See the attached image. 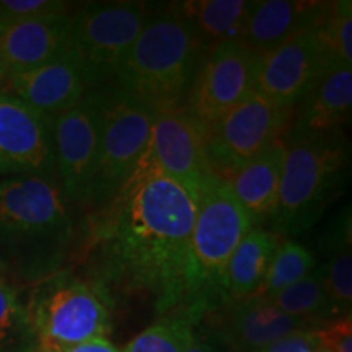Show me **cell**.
<instances>
[{
	"label": "cell",
	"instance_id": "1",
	"mask_svg": "<svg viewBox=\"0 0 352 352\" xmlns=\"http://www.w3.org/2000/svg\"><path fill=\"white\" fill-rule=\"evenodd\" d=\"M196 199L145 158L103 212L91 236V285L108 305L140 296L164 316L176 308H206L192 258Z\"/></svg>",
	"mask_w": 352,
	"mask_h": 352
},
{
	"label": "cell",
	"instance_id": "2",
	"mask_svg": "<svg viewBox=\"0 0 352 352\" xmlns=\"http://www.w3.org/2000/svg\"><path fill=\"white\" fill-rule=\"evenodd\" d=\"M76 227L54 178H0V267L36 284L63 271Z\"/></svg>",
	"mask_w": 352,
	"mask_h": 352
},
{
	"label": "cell",
	"instance_id": "3",
	"mask_svg": "<svg viewBox=\"0 0 352 352\" xmlns=\"http://www.w3.org/2000/svg\"><path fill=\"white\" fill-rule=\"evenodd\" d=\"M206 50L199 34L173 3L152 10L113 83L153 113L184 107Z\"/></svg>",
	"mask_w": 352,
	"mask_h": 352
},
{
	"label": "cell",
	"instance_id": "4",
	"mask_svg": "<svg viewBox=\"0 0 352 352\" xmlns=\"http://www.w3.org/2000/svg\"><path fill=\"white\" fill-rule=\"evenodd\" d=\"M285 145L279 197L271 215L272 232L280 236L298 235L318 222L340 191L349 157V145L340 129Z\"/></svg>",
	"mask_w": 352,
	"mask_h": 352
},
{
	"label": "cell",
	"instance_id": "5",
	"mask_svg": "<svg viewBox=\"0 0 352 352\" xmlns=\"http://www.w3.org/2000/svg\"><path fill=\"white\" fill-rule=\"evenodd\" d=\"M38 351L63 349L104 338L111 329L109 305L90 283L59 271L33 284L26 298Z\"/></svg>",
	"mask_w": 352,
	"mask_h": 352
},
{
	"label": "cell",
	"instance_id": "6",
	"mask_svg": "<svg viewBox=\"0 0 352 352\" xmlns=\"http://www.w3.org/2000/svg\"><path fill=\"white\" fill-rule=\"evenodd\" d=\"M104 88L103 132L94 179L83 208L98 215L116 199L147 151L153 113L114 83Z\"/></svg>",
	"mask_w": 352,
	"mask_h": 352
},
{
	"label": "cell",
	"instance_id": "7",
	"mask_svg": "<svg viewBox=\"0 0 352 352\" xmlns=\"http://www.w3.org/2000/svg\"><path fill=\"white\" fill-rule=\"evenodd\" d=\"M253 226L228 183L214 175L197 195L191 236L192 258L208 310L223 300V274L228 259Z\"/></svg>",
	"mask_w": 352,
	"mask_h": 352
},
{
	"label": "cell",
	"instance_id": "8",
	"mask_svg": "<svg viewBox=\"0 0 352 352\" xmlns=\"http://www.w3.org/2000/svg\"><path fill=\"white\" fill-rule=\"evenodd\" d=\"M151 12L144 2H107L88 3L72 13L70 47L80 59L91 90L113 80Z\"/></svg>",
	"mask_w": 352,
	"mask_h": 352
},
{
	"label": "cell",
	"instance_id": "9",
	"mask_svg": "<svg viewBox=\"0 0 352 352\" xmlns=\"http://www.w3.org/2000/svg\"><path fill=\"white\" fill-rule=\"evenodd\" d=\"M294 108H280L258 91L212 124L202 127L204 147L214 173L227 179L267 145L283 139Z\"/></svg>",
	"mask_w": 352,
	"mask_h": 352
},
{
	"label": "cell",
	"instance_id": "10",
	"mask_svg": "<svg viewBox=\"0 0 352 352\" xmlns=\"http://www.w3.org/2000/svg\"><path fill=\"white\" fill-rule=\"evenodd\" d=\"M103 114L104 88L98 87L52 118L56 179L70 206L85 204L98 164Z\"/></svg>",
	"mask_w": 352,
	"mask_h": 352
},
{
	"label": "cell",
	"instance_id": "11",
	"mask_svg": "<svg viewBox=\"0 0 352 352\" xmlns=\"http://www.w3.org/2000/svg\"><path fill=\"white\" fill-rule=\"evenodd\" d=\"M261 56L241 41H223L206 50L184 108L202 127L212 124L256 91Z\"/></svg>",
	"mask_w": 352,
	"mask_h": 352
},
{
	"label": "cell",
	"instance_id": "12",
	"mask_svg": "<svg viewBox=\"0 0 352 352\" xmlns=\"http://www.w3.org/2000/svg\"><path fill=\"white\" fill-rule=\"evenodd\" d=\"M323 19L261 56L256 91L276 107L296 108L321 74L333 67L321 33Z\"/></svg>",
	"mask_w": 352,
	"mask_h": 352
},
{
	"label": "cell",
	"instance_id": "13",
	"mask_svg": "<svg viewBox=\"0 0 352 352\" xmlns=\"http://www.w3.org/2000/svg\"><path fill=\"white\" fill-rule=\"evenodd\" d=\"M145 160L197 195L215 175L204 147V131L184 107L155 111Z\"/></svg>",
	"mask_w": 352,
	"mask_h": 352
},
{
	"label": "cell",
	"instance_id": "14",
	"mask_svg": "<svg viewBox=\"0 0 352 352\" xmlns=\"http://www.w3.org/2000/svg\"><path fill=\"white\" fill-rule=\"evenodd\" d=\"M19 175L56 179L52 118L0 90V178Z\"/></svg>",
	"mask_w": 352,
	"mask_h": 352
},
{
	"label": "cell",
	"instance_id": "15",
	"mask_svg": "<svg viewBox=\"0 0 352 352\" xmlns=\"http://www.w3.org/2000/svg\"><path fill=\"white\" fill-rule=\"evenodd\" d=\"M201 323L230 352H259L285 334L318 328L311 321L284 314L270 300L259 297L220 302L206 311Z\"/></svg>",
	"mask_w": 352,
	"mask_h": 352
},
{
	"label": "cell",
	"instance_id": "16",
	"mask_svg": "<svg viewBox=\"0 0 352 352\" xmlns=\"http://www.w3.org/2000/svg\"><path fill=\"white\" fill-rule=\"evenodd\" d=\"M6 90L28 107L54 118L74 107L88 90H91L85 69L72 47L50 63L26 72L8 77Z\"/></svg>",
	"mask_w": 352,
	"mask_h": 352
},
{
	"label": "cell",
	"instance_id": "17",
	"mask_svg": "<svg viewBox=\"0 0 352 352\" xmlns=\"http://www.w3.org/2000/svg\"><path fill=\"white\" fill-rule=\"evenodd\" d=\"M72 13L0 23V57L10 76L50 63L70 47Z\"/></svg>",
	"mask_w": 352,
	"mask_h": 352
},
{
	"label": "cell",
	"instance_id": "18",
	"mask_svg": "<svg viewBox=\"0 0 352 352\" xmlns=\"http://www.w3.org/2000/svg\"><path fill=\"white\" fill-rule=\"evenodd\" d=\"M352 107V67L333 65L321 74L300 103L283 140L338 131L349 120Z\"/></svg>",
	"mask_w": 352,
	"mask_h": 352
},
{
	"label": "cell",
	"instance_id": "19",
	"mask_svg": "<svg viewBox=\"0 0 352 352\" xmlns=\"http://www.w3.org/2000/svg\"><path fill=\"white\" fill-rule=\"evenodd\" d=\"M329 2L263 0L252 2L241 43L259 56L310 28L323 19Z\"/></svg>",
	"mask_w": 352,
	"mask_h": 352
},
{
	"label": "cell",
	"instance_id": "20",
	"mask_svg": "<svg viewBox=\"0 0 352 352\" xmlns=\"http://www.w3.org/2000/svg\"><path fill=\"white\" fill-rule=\"evenodd\" d=\"M285 151L287 145L283 139H277L226 179L253 223L271 219L274 212Z\"/></svg>",
	"mask_w": 352,
	"mask_h": 352
},
{
	"label": "cell",
	"instance_id": "21",
	"mask_svg": "<svg viewBox=\"0 0 352 352\" xmlns=\"http://www.w3.org/2000/svg\"><path fill=\"white\" fill-rule=\"evenodd\" d=\"M283 236L266 228H252L228 259L223 274V300H243L261 285ZM222 300V302H223Z\"/></svg>",
	"mask_w": 352,
	"mask_h": 352
},
{
	"label": "cell",
	"instance_id": "22",
	"mask_svg": "<svg viewBox=\"0 0 352 352\" xmlns=\"http://www.w3.org/2000/svg\"><path fill=\"white\" fill-rule=\"evenodd\" d=\"M173 6L196 30L206 47H210L223 41H241L252 2L186 0Z\"/></svg>",
	"mask_w": 352,
	"mask_h": 352
},
{
	"label": "cell",
	"instance_id": "23",
	"mask_svg": "<svg viewBox=\"0 0 352 352\" xmlns=\"http://www.w3.org/2000/svg\"><path fill=\"white\" fill-rule=\"evenodd\" d=\"M204 315L206 308L202 307L176 308L139 333L124 352H186Z\"/></svg>",
	"mask_w": 352,
	"mask_h": 352
},
{
	"label": "cell",
	"instance_id": "24",
	"mask_svg": "<svg viewBox=\"0 0 352 352\" xmlns=\"http://www.w3.org/2000/svg\"><path fill=\"white\" fill-rule=\"evenodd\" d=\"M266 300H270L284 314L308 320L318 327L333 320L327 294H324L321 267H315L307 277Z\"/></svg>",
	"mask_w": 352,
	"mask_h": 352
},
{
	"label": "cell",
	"instance_id": "25",
	"mask_svg": "<svg viewBox=\"0 0 352 352\" xmlns=\"http://www.w3.org/2000/svg\"><path fill=\"white\" fill-rule=\"evenodd\" d=\"M38 340L19 289L0 280V352H36Z\"/></svg>",
	"mask_w": 352,
	"mask_h": 352
},
{
	"label": "cell",
	"instance_id": "26",
	"mask_svg": "<svg viewBox=\"0 0 352 352\" xmlns=\"http://www.w3.org/2000/svg\"><path fill=\"white\" fill-rule=\"evenodd\" d=\"M315 267L316 259L307 246L296 241H283L272 256L261 285L252 297L271 298L280 290L307 277Z\"/></svg>",
	"mask_w": 352,
	"mask_h": 352
},
{
	"label": "cell",
	"instance_id": "27",
	"mask_svg": "<svg viewBox=\"0 0 352 352\" xmlns=\"http://www.w3.org/2000/svg\"><path fill=\"white\" fill-rule=\"evenodd\" d=\"M323 287L333 320L349 316L352 310V254L351 248L338 250L327 264L321 266Z\"/></svg>",
	"mask_w": 352,
	"mask_h": 352
},
{
	"label": "cell",
	"instance_id": "28",
	"mask_svg": "<svg viewBox=\"0 0 352 352\" xmlns=\"http://www.w3.org/2000/svg\"><path fill=\"white\" fill-rule=\"evenodd\" d=\"M324 44H327L331 65L352 67V3L331 2L321 23Z\"/></svg>",
	"mask_w": 352,
	"mask_h": 352
},
{
	"label": "cell",
	"instance_id": "29",
	"mask_svg": "<svg viewBox=\"0 0 352 352\" xmlns=\"http://www.w3.org/2000/svg\"><path fill=\"white\" fill-rule=\"evenodd\" d=\"M72 10V3L63 0H0V23L64 15Z\"/></svg>",
	"mask_w": 352,
	"mask_h": 352
},
{
	"label": "cell",
	"instance_id": "30",
	"mask_svg": "<svg viewBox=\"0 0 352 352\" xmlns=\"http://www.w3.org/2000/svg\"><path fill=\"white\" fill-rule=\"evenodd\" d=\"M320 347L328 352H352V320L349 316L329 320L315 329Z\"/></svg>",
	"mask_w": 352,
	"mask_h": 352
},
{
	"label": "cell",
	"instance_id": "31",
	"mask_svg": "<svg viewBox=\"0 0 352 352\" xmlns=\"http://www.w3.org/2000/svg\"><path fill=\"white\" fill-rule=\"evenodd\" d=\"M315 329H298L285 334L259 352H316L320 349V342Z\"/></svg>",
	"mask_w": 352,
	"mask_h": 352
},
{
	"label": "cell",
	"instance_id": "32",
	"mask_svg": "<svg viewBox=\"0 0 352 352\" xmlns=\"http://www.w3.org/2000/svg\"><path fill=\"white\" fill-rule=\"evenodd\" d=\"M186 352H230L228 347L219 340L206 324L199 323L192 334Z\"/></svg>",
	"mask_w": 352,
	"mask_h": 352
},
{
	"label": "cell",
	"instance_id": "33",
	"mask_svg": "<svg viewBox=\"0 0 352 352\" xmlns=\"http://www.w3.org/2000/svg\"><path fill=\"white\" fill-rule=\"evenodd\" d=\"M36 352H121L111 341L107 338H96L80 344L63 347V349H52V351H36Z\"/></svg>",
	"mask_w": 352,
	"mask_h": 352
},
{
	"label": "cell",
	"instance_id": "34",
	"mask_svg": "<svg viewBox=\"0 0 352 352\" xmlns=\"http://www.w3.org/2000/svg\"><path fill=\"white\" fill-rule=\"evenodd\" d=\"M8 77H10V74H8V70L6 67V64H3L2 57H0V87L6 85L7 80H8Z\"/></svg>",
	"mask_w": 352,
	"mask_h": 352
},
{
	"label": "cell",
	"instance_id": "35",
	"mask_svg": "<svg viewBox=\"0 0 352 352\" xmlns=\"http://www.w3.org/2000/svg\"><path fill=\"white\" fill-rule=\"evenodd\" d=\"M316 352H328V351H324V349H323V347H320V349H318V351H316Z\"/></svg>",
	"mask_w": 352,
	"mask_h": 352
}]
</instances>
